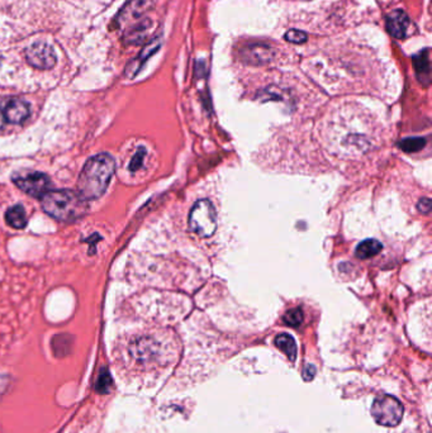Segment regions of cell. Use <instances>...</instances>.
Segmentation results:
<instances>
[{"label":"cell","mask_w":432,"mask_h":433,"mask_svg":"<svg viewBox=\"0 0 432 433\" xmlns=\"http://www.w3.org/2000/svg\"><path fill=\"white\" fill-rule=\"evenodd\" d=\"M413 64L417 72V78L422 84H430L431 80V67H430V58H428V50L422 51L413 56Z\"/></svg>","instance_id":"obj_11"},{"label":"cell","mask_w":432,"mask_h":433,"mask_svg":"<svg viewBox=\"0 0 432 433\" xmlns=\"http://www.w3.org/2000/svg\"><path fill=\"white\" fill-rule=\"evenodd\" d=\"M1 110L6 118V122L12 123V124H22L26 122L31 116L30 104L18 98L9 99L7 103L1 105Z\"/></svg>","instance_id":"obj_8"},{"label":"cell","mask_w":432,"mask_h":433,"mask_svg":"<svg viewBox=\"0 0 432 433\" xmlns=\"http://www.w3.org/2000/svg\"><path fill=\"white\" fill-rule=\"evenodd\" d=\"M303 321V312L301 308H294L292 311L287 312L284 316V324L291 327H299Z\"/></svg>","instance_id":"obj_17"},{"label":"cell","mask_w":432,"mask_h":433,"mask_svg":"<svg viewBox=\"0 0 432 433\" xmlns=\"http://www.w3.org/2000/svg\"><path fill=\"white\" fill-rule=\"evenodd\" d=\"M13 182L26 194L39 198L51 190V180L47 175L42 173H20L14 174Z\"/></svg>","instance_id":"obj_5"},{"label":"cell","mask_w":432,"mask_h":433,"mask_svg":"<svg viewBox=\"0 0 432 433\" xmlns=\"http://www.w3.org/2000/svg\"><path fill=\"white\" fill-rule=\"evenodd\" d=\"M150 31H151V22L148 20H143L138 25H136L133 28H131L126 33L124 39L129 45H138L141 44L143 39L148 37Z\"/></svg>","instance_id":"obj_12"},{"label":"cell","mask_w":432,"mask_h":433,"mask_svg":"<svg viewBox=\"0 0 432 433\" xmlns=\"http://www.w3.org/2000/svg\"><path fill=\"white\" fill-rule=\"evenodd\" d=\"M426 143H427L426 138H422V137H410V138H405L400 141L398 147L407 154H413V152H417L419 149H424Z\"/></svg>","instance_id":"obj_16"},{"label":"cell","mask_w":432,"mask_h":433,"mask_svg":"<svg viewBox=\"0 0 432 433\" xmlns=\"http://www.w3.org/2000/svg\"><path fill=\"white\" fill-rule=\"evenodd\" d=\"M381 248H383V245L379 241L365 239V241H362V244L358 245L356 250H355V255L359 259H369V258H373L375 255L381 253Z\"/></svg>","instance_id":"obj_13"},{"label":"cell","mask_w":432,"mask_h":433,"mask_svg":"<svg viewBox=\"0 0 432 433\" xmlns=\"http://www.w3.org/2000/svg\"><path fill=\"white\" fill-rule=\"evenodd\" d=\"M189 228L199 237H211L217 229V213L212 201L200 199L189 214Z\"/></svg>","instance_id":"obj_3"},{"label":"cell","mask_w":432,"mask_h":433,"mask_svg":"<svg viewBox=\"0 0 432 433\" xmlns=\"http://www.w3.org/2000/svg\"><path fill=\"white\" fill-rule=\"evenodd\" d=\"M0 60H1V58H0Z\"/></svg>","instance_id":"obj_23"},{"label":"cell","mask_w":432,"mask_h":433,"mask_svg":"<svg viewBox=\"0 0 432 433\" xmlns=\"http://www.w3.org/2000/svg\"><path fill=\"white\" fill-rule=\"evenodd\" d=\"M275 345L277 349H282L285 355L291 359L292 361L296 360L297 357V343L293 337L288 333H282L275 338Z\"/></svg>","instance_id":"obj_15"},{"label":"cell","mask_w":432,"mask_h":433,"mask_svg":"<svg viewBox=\"0 0 432 433\" xmlns=\"http://www.w3.org/2000/svg\"><path fill=\"white\" fill-rule=\"evenodd\" d=\"M42 208L55 220L72 222L84 217L88 212V201L74 190H50L42 196Z\"/></svg>","instance_id":"obj_2"},{"label":"cell","mask_w":432,"mask_h":433,"mask_svg":"<svg viewBox=\"0 0 432 433\" xmlns=\"http://www.w3.org/2000/svg\"><path fill=\"white\" fill-rule=\"evenodd\" d=\"M116 171V161L110 154L89 159L80 173L78 193L84 201L98 199L105 193Z\"/></svg>","instance_id":"obj_1"},{"label":"cell","mask_w":432,"mask_h":433,"mask_svg":"<svg viewBox=\"0 0 432 433\" xmlns=\"http://www.w3.org/2000/svg\"><path fill=\"white\" fill-rule=\"evenodd\" d=\"M419 212L421 213H430L431 211V199L430 198H422L417 204Z\"/></svg>","instance_id":"obj_21"},{"label":"cell","mask_w":432,"mask_h":433,"mask_svg":"<svg viewBox=\"0 0 432 433\" xmlns=\"http://www.w3.org/2000/svg\"><path fill=\"white\" fill-rule=\"evenodd\" d=\"M145 154H146L145 149H140L137 151V154L133 156L132 161L129 164V170L131 171H136V170L141 168L142 162H143V159H145Z\"/></svg>","instance_id":"obj_19"},{"label":"cell","mask_w":432,"mask_h":433,"mask_svg":"<svg viewBox=\"0 0 432 433\" xmlns=\"http://www.w3.org/2000/svg\"><path fill=\"white\" fill-rule=\"evenodd\" d=\"M4 126H6V118H4L3 110H1V105H0V131L4 128Z\"/></svg>","instance_id":"obj_22"},{"label":"cell","mask_w":432,"mask_h":433,"mask_svg":"<svg viewBox=\"0 0 432 433\" xmlns=\"http://www.w3.org/2000/svg\"><path fill=\"white\" fill-rule=\"evenodd\" d=\"M162 36H157L155 39H151L149 44L143 47V50L140 52V55L127 66L126 75H127L129 78H135L136 75L141 72L142 66L145 65V62H146L154 53L159 51V48L162 47Z\"/></svg>","instance_id":"obj_10"},{"label":"cell","mask_w":432,"mask_h":433,"mask_svg":"<svg viewBox=\"0 0 432 433\" xmlns=\"http://www.w3.org/2000/svg\"><path fill=\"white\" fill-rule=\"evenodd\" d=\"M307 33L302 32V31H297V29H289L288 32L285 33V39L288 41V42H292V44H297V45H301V44H304L306 41H307Z\"/></svg>","instance_id":"obj_18"},{"label":"cell","mask_w":432,"mask_h":433,"mask_svg":"<svg viewBox=\"0 0 432 433\" xmlns=\"http://www.w3.org/2000/svg\"><path fill=\"white\" fill-rule=\"evenodd\" d=\"M110 382H112V380H110V374H108V371L105 370L104 374H102L100 378H99V380H98L97 390L102 392V393L108 392L110 388Z\"/></svg>","instance_id":"obj_20"},{"label":"cell","mask_w":432,"mask_h":433,"mask_svg":"<svg viewBox=\"0 0 432 433\" xmlns=\"http://www.w3.org/2000/svg\"><path fill=\"white\" fill-rule=\"evenodd\" d=\"M374 420L383 426H395L400 423L403 407L400 401L391 395H383L375 399L372 407Z\"/></svg>","instance_id":"obj_4"},{"label":"cell","mask_w":432,"mask_h":433,"mask_svg":"<svg viewBox=\"0 0 432 433\" xmlns=\"http://www.w3.org/2000/svg\"><path fill=\"white\" fill-rule=\"evenodd\" d=\"M241 60L247 65H264L270 62L275 56V51L270 46L264 44H254L244 47L240 51Z\"/></svg>","instance_id":"obj_7"},{"label":"cell","mask_w":432,"mask_h":433,"mask_svg":"<svg viewBox=\"0 0 432 433\" xmlns=\"http://www.w3.org/2000/svg\"><path fill=\"white\" fill-rule=\"evenodd\" d=\"M26 58L30 65L39 70H51L58 62L56 52L45 42H37L28 47Z\"/></svg>","instance_id":"obj_6"},{"label":"cell","mask_w":432,"mask_h":433,"mask_svg":"<svg viewBox=\"0 0 432 433\" xmlns=\"http://www.w3.org/2000/svg\"><path fill=\"white\" fill-rule=\"evenodd\" d=\"M6 220L8 225L13 228H17V229L25 228L27 226V215L23 206L17 204L11 208L6 214Z\"/></svg>","instance_id":"obj_14"},{"label":"cell","mask_w":432,"mask_h":433,"mask_svg":"<svg viewBox=\"0 0 432 433\" xmlns=\"http://www.w3.org/2000/svg\"><path fill=\"white\" fill-rule=\"evenodd\" d=\"M387 31L392 37L397 39H406L411 20L403 11L397 9L387 15Z\"/></svg>","instance_id":"obj_9"}]
</instances>
